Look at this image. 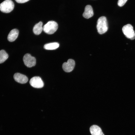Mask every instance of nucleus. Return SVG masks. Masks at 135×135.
I'll use <instances>...</instances> for the list:
<instances>
[{
  "label": "nucleus",
  "mask_w": 135,
  "mask_h": 135,
  "mask_svg": "<svg viewBox=\"0 0 135 135\" xmlns=\"http://www.w3.org/2000/svg\"><path fill=\"white\" fill-rule=\"evenodd\" d=\"M96 28L98 32L100 34H104L107 32L108 26L105 17L102 16L99 18L97 20Z\"/></svg>",
  "instance_id": "1"
},
{
  "label": "nucleus",
  "mask_w": 135,
  "mask_h": 135,
  "mask_svg": "<svg viewBox=\"0 0 135 135\" xmlns=\"http://www.w3.org/2000/svg\"><path fill=\"white\" fill-rule=\"evenodd\" d=\"M58 25L56 22L53 21L48 22L43 27V30L46 33L52 34L57 30Z\"/></svg>",
  "instance_id": "2"
},
{
  "label": "nucleus",
  "mask_w": 135,
  "mask_h": 135,
  "mask_svg": "<svg viewBox=\"0 0 135 135\" xmlns=\"http://www.w3.org/2000/svg\"><path fill=\"white\" fill-rule=\"evenodd\" d=\"M14 4L11 0H5L0 4V10L2 12L8 13L14 9Z\"/></svg>",
  "instance_id": "3"
},
{
  "label": "nucleus",
  "mask_w": 135,
  "mask_h": 135,
  "mask_svg": "<svg viewBox=\"0 0 135 135\" xmlns=\"http://www.w3.org/2000/svg\"><path fill=\"white\" fill-rule=\"evenodd\" d=\"M123 33L128 38L133 40L135 38V32L132 26L130 24L124 26L122 28Z\"/></svg>",
  "instance_id": "4"
},
{
  "label": "nucleus",
  "mask_w": 135,
  "mask_h": 135,
  "mask_svg": "<svg viewBox=\"0 0 135 135\" xmlns=\"http://www.w3.org/2000/svg\"><path fill=\"white\" fill-rule=\"evenodd\" d=\"M24 64L27 67L31 68L34 66L36 63L35 58L29 54H26L23 58Z\"/></svg>",
  "instance_id": "5"
},
{
  "label": "nucleus",
  "mask_w": 135,
  "mask_h": 135,
  "mask_svg": "<svg viewBox=\"0 0 135 135\" xmlns=\"http://www.w3.org/2000/svg\"><path fill=\"white\" fill-rule=\"evenodd\" d=\"M29 82L32 86L35 88H40L44 86L43 81L40 77L38 76L32 78L30 79Z\"/></svg>",
  "instance_id": "6"
},
{
  "label": "nucleus",
  "mask_w": 135,
  "mask_h": 135,
  "mask_svg": "<svg viewBox=\"0 0 135 135\" xmlns=\"http://www.w3.org/2000/svg\"><path fill=\"white\" fill-rule=\"evenodd\" d=\"M74 61L72 59H68L67 62H64L62 64V68L66 72H72L74 69L75 66Z\"/></svg>",
  "instance_id": "7"
},
{
  "label": "nucleus",
  "mask_w": 135,
  "mask_h": 135,
  "mask_svg": "<svg viewBox=\"0 0 135 135\" xmlns=\"http://www.w3.org/2000/svg\"><path fill=\"white\" fill-rule=\"evenodd\" d=\"M14 78L16 81L22 84L26 83L28 80L26 76L19 73H15L14 76Z\"/></svg>",
  "instance_id": "8"
},
{
  "label": "nucleus",
  "mask_w": 135,
  "mask_h": 135,
  "mask_svg": "<svg viewBox=\"0 0 135 135\" xmlns=\"http://www.w3.org/2000/svg\"><path fill=\"white\" fill-rule=\"evenodd\" d=\"M93 15L94 12L92 6L90 5H86L82 14L83 16L86 18L88 19L92 17Z\"/></svg>",
  "instance_id": "9"
},
{
  "label": "nucleus",
  "mask_w": 135,
  "mask_h": 135,
  "mask_svg": "<svg viewBox=\"0 0 135 135\" xmlns=\"http://www.w3.org/2000/svg\"><path fill=\"white\" fill-rule=\"evenodd\" d=\"M90 131L92 135H104L100 127L94 125L90 128Z\"/></svg>",
  "instance_id": "10"
},
{
  "label": "nucleus",
  "mask_w": 135,
  "mask_h": 135,
  "mask_svg": "<svg viewBox=\"0 0 135 135\" xmlns=\"http://www.w3.org/2000/svg\"><path fill=\"white\" fill-rule=\"evenodd\" d=\"M19 32L16 29L12 30L9 33L8 36V40L10 42L14 41L17 38Z\"/></svg>",
  "instance_id": "11"
},
{
  "label": "nucleus",
  "mask_w": 135,
  "mask_h": 135,
  "mask_svg": "<svg viewBox=\"0 0 135 135\" xmlns=\"http://www.w3.org/2000/svg\"><path fill=\"white\" fill-rule=\"evenodd\" d=\"M42 23L40 21L34 26L33 29L34 33L36 35L40 34L43 30Z\"/></svg>",
  "instance_id": "12"
},
{
  "label": "nucleus",
  "mask_w": 135,
  "mask_h": 135,
  "mask_svg": "<svg viewBox=\"0 0 135 135\" xmlns=\"http://www.w3.org/2000/svg\"><path fill=\"white\" fill-rule=\"evenodd\" d=\"M59 46V44L57 42H54L47 44L44 46V48L47 50H54L58 48Z\"/></svg>",
  "instance_id": "13"
},
{
  "label": "nucleus",
  "mask_w": 135,
  "mask_h": 135,
  "mask_svg": "<svg viewBox=\"0 0 135 135\" xmlns=\"http://www.w3.org/2000/svg\"><path fill=\"white\" fill-rule=\"evenodd\" d=\"M8 55L4 50H0V64L3 63L8 58Z\"/></svg>",
  "instance_id": "14"
},
{
  "label": "nucleus",
  "mask_w": 135,
  "mask_h": 135,
  "mask_svg": "<svg viewBox=\"0 0 135 135\" xmlns=\"http://www.w3.org/2000/svg\"><path fill=\"white\" fill-rule=\"evenodd\" d=\"M128 0H118V5L120 7L123 6Z\"/></svg>",
  "instance_id": "15"
},
{
  "label": "nucleus",
  "mask_w": 135,
  "mask_h": 135,
  "mask_svg": "<svg viewBox=\"0 0 135 135\" xmlns=\"http://www.w3.org/2000/svg\"><path fill=\"white\" fill-rule=\"evenodd\" d=\"M30 0H15L18 3H23L26 2Z\"/></svg>",
  "instance_id": "16"
}]
</instances>
